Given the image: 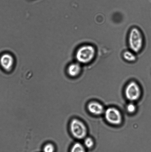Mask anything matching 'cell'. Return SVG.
<instances>
[{"label": "cell", "instance_id": "6da1fadb", "mask_svg": "<svg viewBox=\"0 0 151 152\" xmlns=\"http://www.w3.org/2000/svg\"><path fill=\"white\" fill-rule=\"evenodd\" d=\"M96 50L93 46L89 45L82 46L78 49L75 57L80 64H87L91 62L95 57Z\"/></svg>", "mask_w": 151, "mask_h": 152}, {"label": "cell", "instance_id": "7a4b0ae2", "mask_svg": "<svg viewBox=\"0 0 151 152\" xmlns=\"http://www.w3.org/2000/svg\"><path fill=\"white\" fill-rule=\"evenodd\" d=\"M129 45L131 50L134 53H139L143 45L142 34L138 28H134L131 30L128 38Z\"/></svg>", "mask_w": 151, "mask_h": 152}, {"label": "cell", "instance_id": "3957f363", "mask_svg": "<svg viewBox=\"0 0 151 152\" xmlns=\"http://www.w3.org/2000/svg\"><path fill=\"white\" fill-rule=\"evenodd\" d=\"M70 129L72 135L77 139H82L86 136V127L82 121L78 119H74L72 121Z\"/></svg>", "mask_w": 151, "mask_h": 152}, {"label": "cell", "instance_id": "277c9868", "mask_svg": "<svg viewBox=\"0 0 151 152\" xmlns=\"http://www.w3.org/2000/svg\"><path fill=\"white\" fill-rule=\"evenodd\" d=\"M104 114L106 120L111 124L118 125L122 122V115L116 108L112 107L108 108L105 111Z\"/></svg>", "mask_w": 151, "mask_h": 152}, {"label": "cell", "instance_id": "5b68a950", "mask_svg": "<svg viewBox=\"0 0 151 152\" xmlns=\"http://www.w3.org/2000/svg\"><path fill=\"white\" fill-rule=\"evenodd\" d=\"M125 94L127 99L130 101L137 100L141 95V90L139 86L135 82H131L126 88Z\"/></svg>", "mask_w": 151, "mask_h": 152}, {"label": "cell", "instance_id": "8992f818", "mask_svg": "<svg viewBox=\"0 0 151 152\" xmlns=\"http://www.w3.org/2000/svg\"><path fill=\"white\" fill-rule=\"evenodd\" d=\"M14 64V58L9 53H4L0 57V65L4 71L7 72L11 71Z\"/></svg>", "mask_w": 151, "mask_h": 152}, {"label": "cell", "instance_id": "52a82bcc", "mask_svg": "<svg viewBox=\"0 0 151 152\" xmlns=\"http://www.w3.org/2000/svg\"><path fill=\"white\" fill-rule=\"evenodd\" d=\"M88 108L90 112L96 115H100L104 113L105 111L103 106L96 102H90L88 104Z\"/></svg>", "mask_w": 151, "mask_h": 152}, {"label": "cell", "instance_id": "ba28073f", "mask_svg": "<svg viewBox=\"0 0 151 152\" xmlns=\"http://www.w3.org/2000/svg\"><path fill=\"white\" fill-rule=\"evenodd\" d=\"M81 71L80 64L78 62L71 64L67 68V73L69 76L75 77L79 75Z\"/></svg>", "mask_w": 151, "mask_h": 152}, {"label": "cell", "instance_id": "9c48e42d", "mask_svg": "<svg viewBox=\"0 0 151 152\" xmlns=\"http://www.w3.org/2000/svg\"><path fill=\"white\" fill-rule=\"evenodd\" d=\"M123 56L124 59L128 62H134L137 59L135 53L131 50H127L124 52Z\"/></svg>", "mask_w": 151, "mask_h": 152}, {"label": "cell", "instance_id": "30bf717a", "mask_svg": "<svg viewBox=\"0 0 151 152\" xmlns=\"http://www.w3.org/2000/svg\"><path fill=\"white\" fill-rule=\"evenodd\" d=\"M70 152H86L84 145L79 142H76L71 148Z\"/></svg>", "mask_w": 151, "mask_h": 152}, {"label": "cell", "instance_id": "8fae6325", "mask_svg": "<svg viewBox=\"0 0 151 152\" xmlns=\"http://www.w3.org/2000/svg\"><path fill=\"white\" fill-rule=\"evenodd\" d=\"M94 141L91 138L87 137L85 138L84 141V146L86 148L91 149L94 147Z\"/></svg>", "mask_w": 151, "mask_h": 152}, {"label": "cell", "instance_id": "7c38bea8", "mask_svg": "<svg viewBox=\"0 0 151 152\" xmlns=\"http://www.w3.org/2000/svg\"><path fill=\"white\" fill-rule=\"evenodd\" d=\"M43 152H54L55 147L52 144H47L44 146L43 149Z\"/></svg>", "mask_w": 151, "mask_h": 152}, {"label": "cell", "instance_id": "4fadbf2b", "mask_svg": "<svg viewBox=\"0 0 151 152\" xmlns=\"http://www.w3.org/2000/svg\"><path fill=\"white\" fill-rule=\"evenodd\" d=\"M136 106L133 103H130L127 106L126 109L127 111L130 113H134L136 111Z\"/></svg>", "mask_w": 151, "mask_h": 152}]
</instances>
